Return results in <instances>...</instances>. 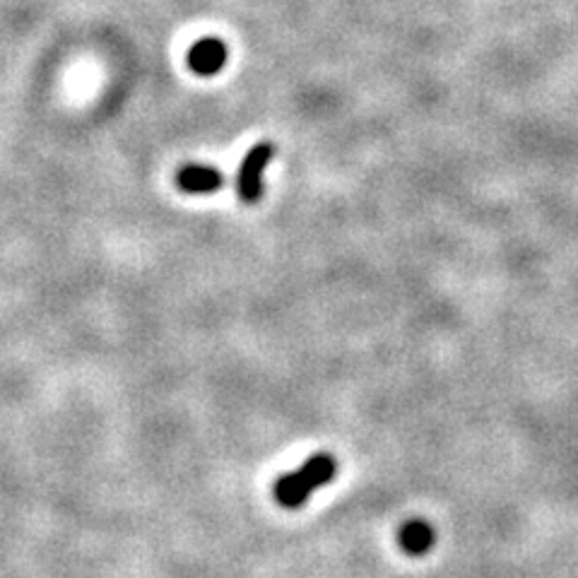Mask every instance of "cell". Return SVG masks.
<instances>
[{
  "label": "cell",
  "instance_id": "6da1fadb",
  "mask_svg": "<svg viewBox=\"0 0 578 578\" xmlns=\"http://www.w3.org/2000/svg\"><path fill=\"white\" fill-rule=\"evenodd\" d=\"M335 470V458L328 453H318V456L309 458L299 470L294 473L282 475L275 485V499L280 501V506L285 509H299L318 487L328 485L333 480Z\"/></svg>",
  "mask_w": 578,
  "mask_h": 578
},
{
  "label": "cell",
  "instance_id": "7a4b0ae2",
  "mask_svg": "<svg viewBox=\"0 0 578 578\" xmlns=\"http://www.w3.org/2000/svg\"><path fill=\"white\" fill-rule=\"evenodd\" d=\"M275 155V147L270 143H261L256 147H251L246 152L244 162H241L239 169V196L244 203H256L263 193V169L268 167L270 159Z\"/></svg>",
  "mask_w": 578,
  "mask_h": 578
},
{
  "label": "cell",
  "instance_id": "3957f363",
  "mask_svg": "<svg viewBox=\"0 0 578 578\" xmlns=\"http://www.w3.org/2000/svg\"><path fill=\"white\" fill-rule=\"evenodd\" d=\"M227 56L229 51L227 46H224V41L215 37H205L200 39L198 44H193L191 51H188V68L196 75L208 78V75L220 73L224 63H227Z\"/></svg>",
  "mask_w": 578,
  "mask_h": 578
},
{
  "label": "cell",
  "instance_id": "277c9868",
  "mask_svg": "<svg viewBox=\"0 0 578 578\" xmlns=\"http://www.w3.org/2000/svg\"><path fill=\"white\" fill-rule=\"evenodd\" d=\"M176 184L186 193H215L222 188L224 179L217 169L205 167V164H188L176 176Z\"/></svg>",
  "mask_w": 578,
  "mask_h": 578
},
{
  "label": "cell",
  "instance_id": "5b68a950",
  "mask_svg": "<svg viewBox=\"0 0 578 578\" xmlns=\"http://www.w3.org/2000/svg\"><path fill=\"white\" fill-rule=\"evenodd\" d=\"M398 542L405 552L412 554V557H417V554H424V552L432 550L434 528L429 526L427 521H420V518H415V521L405 523V526L400 528Z\"/></svg>",
  "mask_w": 578,
  "mask_h": 578
}]
</instances>
